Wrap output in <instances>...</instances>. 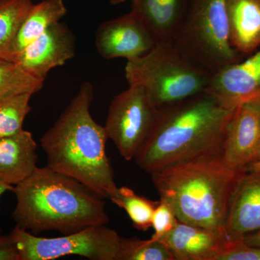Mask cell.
I'll list each match as a JSON object with an SVG mask.
<instances>
[{"label":"cell","mask_w":260,"mask_h":260,"mask_svg":"<svg viewBox=\"0 0 260 260\" xmlns=\"http://www.w3.org/2000/svg\"><path fill=\"white\" fill-rule=\"evenodd\" d=\"M205 92L228 109L260 101V49L212 75Z\"/></svg>","instance_id":"obj_12"},{"label":"cell","mask_w":260,"mask_h":260,"mask_svg":"<svg viewBox=\"0 0 260 260\" xmlns=\"http://www.w3.org/2000/svg\"><path fill=\"white\" fill-rule=\"evenodd\" d=\"M93 85L85 82L54 125L41 138L47 166L76 179L105 199L118 189L106 151L104 126L90 112Z\"/></svg>","instance_id":"obj_2"},{"label":"cell","mask_w":260,"mask_h":260,"mask_svg":"<svg viewBox=\"0 0 260 260\" xmlns=\"http://www.w3.org/2000/svg\"><path fill=\"white\" fill-rule=\"evenodd\" d=\"M175 260H218L230 240L205 228L179 220L162 239Z\"/></svg>","instance_id":"obj_14"},{"label":"cell","mask_w":260,"mask_h":260,"mask_svg":"<svg viewBox=\"0 0 260 260\" xmlns=\"http://www.w3.org/2000/svg\"><path fill=\"white\" fill-rule=\"evenodd\" d=\"M179 220L171 205L167 202L160 199L152 218L154 234L151 238L156 240H162L175 228Z\"/></svg>","instance_id":"obj_24"},{"label":"cell","mask_w":260,"mask_h":260,"mask_svg":"<svg viewBox=\"0 0 260 260\" xmlns=\"http://www.w3.org/2000/svg\"><path fill=\"white\" fill-rule=\"evenodd\" d=\"M239 241L246 245L260 248V229L251 233V234H248Z\"/></svg>","instance_id":"obj_27"},{"label":"cell","mask_w":260,"mask_h":260,"mask_svg":"<svg viewBox=\"0 0 260 260\" xmlns=\"http://www.w3.org/2000/svg\"><path fill=\"white\" fill-rule=\"evenodd\" d=\"M260 229V171L244 172L233 189L225 221V233L230 241Z\"/></svg>","instance_id":"obj_13"},{"label":"cell","mask_w":260,"mask_h":260,"mask_svg":"<svg viewBox=\"0 0 260 260\" xmlns=\"http://www.w3.org/2000/svg\"><path fill=\"white\" fill-rule=\"evenodd\" d=\"M212 75L172 42L157 43L145 55L127 61L125 67L129 85L144 89L157 109L205 93Z\"/></svg>","instance_id":"obj_5"},{"label":"cell","mask_w":260,"mask_h":260,"mask_svg":"<svg viewBox=\"0 0 260 260\" xmlns=\"http://www.w3.org/2000/svg\"><path fill=\"white\" fill-rule=\"evenodd\" d=\"M109 1L113 5H118L124 3L126 0H109Z\"/></svg>","instance_id":"obj_30"},{"label":"cell","mask_w":260,"mask_h":260,"mask_svg":"<svg viewBox=\"0 0 260 260\" xmlns=\"http://www.w3.org/2000/svg\"><path fill=\"white\" fill-rule=\"evenodd\" d=\"M191 0H135L132 11L138 15L157 43L172 42L180 28Z\"/></svg>","instance_id":"obj_16"},{"label":"cell","mask_w":260,"mask_h":260,"mask_svg":"<svg viewBox=\"0 0 260 260\" xmlns=\"http://www.w3.org/2000/svg\"><path fill=\"white\" fill-rule=\"evenodd\" d=\"M158 109L138 85L118 94L111 102L104 129L119 154L134 160L154 125Z\"/></svg>","instance_id":"obj_8"},{"label":"cell","mask_w":260,"mask_h":260,"mask_svg":"<svg viewBox=\"0 0 260 260\" xmlns=\"http://www.w3.org/2000/svg\"><path fill=\"white\" fill-rule=\"evenodd\" d=\"M75 54V38L65 23H56L27 46L12 61L34 78L45 81L48 73Z\"/></svg>","instance_id":"obj_11"},{"label":"cell","mask_w":260,"mask_h":260,"mask_svg":"<svg viewBox=\"0 0 260 260\" xmlns=\"http://www.w3.org/2000/svg\"><path fill=\"white\" fill-rule=\"evenodd\" d=\"M218 260H260V248L241 241H230Z\"/></svg>","instance_id":"obj_25"},{"label":"cell","mask_w":260,"mask_h":260,"mask_svg":"<svg viewBox=\"0 0 260 260\" xmlns=\"http://www.w3.org/2000/svg\"><path fill=\"white\" fill-rule=\"evenodd\" d=\"M32 95L28 93L18 94L0 103V139L23 131L24 121L31 110Z\"/></svg>","instance_id":"obj_22"},{"label":"cell","mask_w":260,"mask_h":260,"mask_svg":"<svg viewBox=\"0 0 260 260\" xmlns=\"http://www.w3.org/2000/svg\"><path fill=\"white\" fill-rule=\"evenodd\" d=\"M230 41L242 55L260 47V0H226Z\"/></svg>","instance_id":"obj_17"},{"label":"cell","mask_w":260,"mask_h":260,"mask_svg":"<svg viewBox=\"0 0 260 260\" xmlns=\"http://www.w3.org/2000/svg\"><path fill=\"white\" fill-rule=\"evenodd\" d=\"M32 5L31 0H0V59L9 61L15 38Z\"/></svg>","instance_id":"obj_19"},{"label":"cell","mask_w":260,"mask_h":260,"mask_svg":"<svg viewBox=\"0 0 260 260\" xmlns=\"http://www.w3.org/2000/svg\"><path fill=\"white\" fill-rule=\"evenodd\" d=\"M20 260H53L78 255L91 260H121L123 242L107 225L87 227L61 237L47 238L15 227L12 231Z\"/></svg>","instance_id":"obj_7"},{"label":"cell","mask_w":260,"mask_h":260,"mask_svg":"<svg viewBox=\"0 0 260 260\" xmlns=\"http://www.w3.org/2000/svg\"><path fill=\"white\" fill-rule=\"evenodd\" d=\"M0 260H20L18 247L11 234L0 235Z\"/></svg>","instance_id":"obj_26"},{"label":"cell","mask_w":260,"mask_h":260,"mask_svg":"<svg viewBox=\"0 0 260 260\" xmlns=\"http://www.w3.org/2000/svg\"><path fill=\"white\" fill-rule=\"evenodd\" d=\"M243 172L229 167L219 153L179 162L150 175L160 199L171 205L179 221L227 237L229 201Z\"/></svg>","instance_id":"obj_4"},{"label":"cell","mask_w":260,"mask_h":260,"mask_svg":"<svg viewBox=\"0 0 260 260\" xmlns=\"http://www.w3.org/2000/svg\"><path fill=\"white\" fill-rule=\"evenodd\" d=\"M66 13L63 0H43L32 4L15 38L9 61L51 26L59 23Z\"/></svg>","instance_id":"obj_18"},{"label":"cell","mask_w":260,"mask_h":260,"mask_svg":"<svg viewBox=\"0 0 260 260\" xmlns=\"http://www.w3.org/2000/svg\"><path fill=\"white\" fill-rule=\"evenodd\" d=\"M222 157L228 166L245 172L260 160V101L235 108L225 129Z\"/></svg>","instance_id":"obj_9"},{"label":"cell","mask_w":260,"mask_h":260,"mask_svg":"<svg viewBox=\"0 0 260 260\" xmlns=\"http://www.w3.org/2000/svg\"><path fill=\"white\" fill-rule=\"evenodd\" d=\"M130 1H131V3H133V2H135V0H130Z\"/></svg>","instance_id":"obj_31"},{"label":"cell","mask_w":260,"mask_h":260,"mask_svg":"<svg viewBox=\"0 0 260 260\" xmlns=\"http://www.w3.org/2000/svg\"><path fill=\"white\" fill-rule=\"evenodd\" d=\"M256 171H260V160L249 166L246 169L245 172H256Z\"/></svg>","instance_id":"obj_29"},{"label":"cell","mask_w":260,"mask_h":260,"mask_svg":"<svg viewBox=\"0 0 260 260\" xmlns=\"http://www.w3.org/2000/svg\"><path fill=\"white\" fill-rule=\"evenodd\" d=\"M15 227L38 234H73L87 227L107 225L105 198L80 181L50 167H37L13 187Z\"/></svg>","instance_id":"obj_3"},{"label":"cell","mask_w":260,"mask_h":260,"mask_svg":"<svg viewBox=\"0 0 260 260\" xmlns=\"http://www.w3.org/2000/svg\"><path fill=\"white\" fill-rule=\"evenodd\" d=\"M121 260H175L164 242L150 238L148 240L124 239Z\"/></svg>","instance_id":"obj_23"},{"label":"cell","mask_w":260,"mask_h":260,"mask_svg":"<svg viewBox=\"0 0 260 260\" xmlns=\"http://www.w3.org/2000/svg\"><path fill=\"white\" fill-rule=\"evenodd\" d=\"M172 42L212 75L242 60L231 44L226 0H191Z\"/></svg>","instance_id":"obj_6"},{"label":"cell","mask_w":260,"mask_h":260,"mask_svg":"<svg viewBox=\"0 0 260 260\" xmlns=\"http://www.w3.org/2000/svg\"><path fill=\"white\" fill-rule=\"evenodd\" d=\"M44 80L34 78L16 63L0 59V103L14 95L40 91Z\"/></svg>","instance_id":"obj_21"},{"label":"cell","mask_w":260,"mask_h":260,"mask_svg":"<svg viewBox=\"0 0 260 260\" xmlns=\"http://www.w3.org/2000/svg\"><path fill=\"white\" fill-rule=\"evenodd\" d=\"M37 143L30 132L0 139V182L15 186L37 169Z\"/></svg>","instance_id":"obj_15"},{"label":"cell","mask_w":260,"mask_h":260,"mask_svg":"<svg viewBox=\"0 0 260 260\" xmlns=\"http://www.w3.org/2000/svg\"><path fill=\"white\" fill-rule=\"evenodd\" d=\"M157 42L134 12L107 20L95 34V47L105 59L124 58L134 60L149 52Z\"/></svg>","instance_id":"obj_10"},{"label":"cell","mask_w":260,"mask_h":260,"mask_svg":"<svg viewBox=\"0 0 260 260\" xmlns=\"http://www.w3.org/2000/svg\"><path fill=\"white\" fill-rule=\"evenodd\" d=\"M234 110L207 92L158 109L135 162L150 174L179 162L221 153Z\"/></svg>","instance_id":"obj_1"},{"label":"cell","mask_w":260,"mask_h":260,"mask_svg":"<svg viewBox=\"0 0 260 260\" xmlns=\"http://www.w3.org/2000/svg\"><path fill=\"white\" fill-rule=\"evenodd\" d=\"M13 187L14 186L8 185V184H3V183L0 182V198L2 195L5 194L7 191L13 190ZM2 234V229L0 228V235Z\"/></svg>","instance_id":"obj_28"},{"label":"cell","mask_w":260,"mask_h":260,"mask_svg":"<svg viewBox=\"0 0 260 260\" xmlns=\"http://www.w3.org/2000/svg\"><path fill=\"white\" fill-rule=\"evenodd\" d=\"M110 200L125 210L135 229L146 232L152 228V218L159 201H153L137 194L127 186L118 187L116 194Z\"/></svg>","instance_id":"obj_20"}]
</instances>
